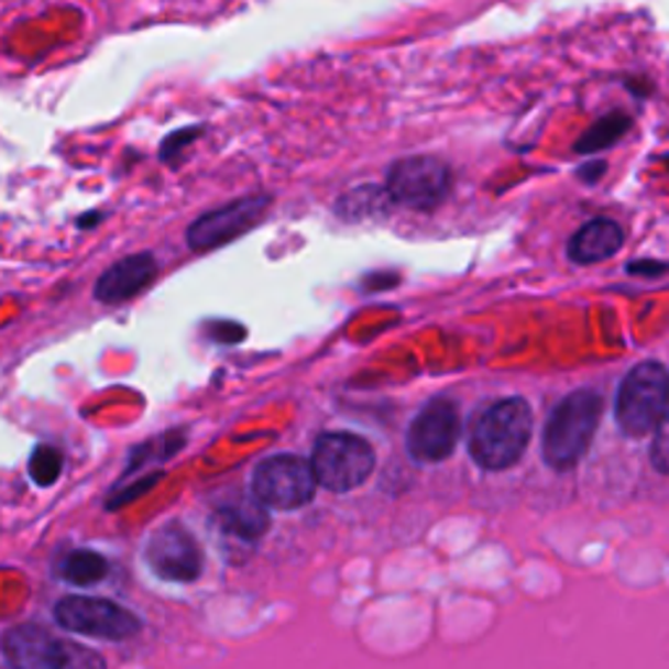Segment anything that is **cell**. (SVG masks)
<instances>
[{"mask_svg":"<svg viewBox=\"0 0 669 669\" xmlns=\"http://www.w3.org/2000/svg\"><path fill=\"white\" fill-rule=\"evenodd\" d=\"M651 463L659 473H667L669 476V414L665 416V421L659 424L657 431H654Z\"/></svg>","mask_w":669,"mask_h":669,"instance_id":"21","label":"cell"},{"mask_svg":"<svg viewBox=\"0 0 669 669\" xmlns=\"http://www.w3.org/2000/svg\"><path fill=\"white\" fill-rule=\"evenodd\" d=\"M460 414L448 397H435L418 410L408 427V452L418 463H442L458 448Z\"/></svg>","mask_w":669,"mask_h":669,"instance_id":"9","label":"cell"},{"mask_svg":"<svg viewBox=\"0 0 669 669\" xmlns=\"http://www.w3.org/2000/svg\"><path fill=\"white\" fill-rule=\"evenodd\" d=\"M63 581L74 585H92L100 583L108 575V560L102 555L89 552V549H76L61 562Z\"/></svg>","mask_w":669,"mask_h":669,"instance_id":"15","label":"cell"},{"mask_svg":"<svg viewBox=\"0 0 669 669\" xmlns=\"http://www.w3.org/2000/svg\"><path fill=\"white\" fill-rule=\"evenodd\" d=\"M100 218H102V212H87V215H81L79 220H76V226L79 228H92V226H97V222H100Z\"/></svg>","mask_w":669,"mask_h":669,"instance_id":"24","label":"cell"},{"mask_svg":"<svg viewBox=\"0 0 669 669\" xmlns=\"http://www.w3.org/2000/svg\"><path fill=\"white\" fill-rule=\"evenodd\" d=\"M207 332H209V338L218 340V343H222V346L241 343V340L246 338V327L239 322H215L207 327Z\"/></svg>","mask_w":669,"mask_h":669,"instance_id":"22","label":"cell"},{"mask_svg":"<svg viewBox=\"0 0 669 669\" xmlns=\"http://www.w3.org/2000/svg\"><path fill=\"white\" fill-rule=\"evenodd\" d=\"M55 619L66 630L100 640H125L139 633V617L121 604L92 596H66L55 606Z\"/></svg>","mask_w":669,"mask_h":669,"instance_id":"6","label":"cell"},{"mask_svg":"<svg viewBox=\"0 0 669 669\" xmlns=\"http://www.w3.org/2000/svg\"><path fill=\"white\" fill-rule=\"evenodd\" d=\"M199 134H201V125H188V129H178L173 131V134H167L163 146H160V160H165V163L176 160L188 144L197 142Z\"/></svg>","mask_w":669,"mask_h":669,"instance_id":"20","label":"cell"},{"mask_svg":"<svg viewBox=\"0 0 669 669\" xmlns=\"http://www.w3.org/2000/svg\"><path fill=\"white\" fill-rule=\"evenodd\" d=\"M317 486L311 463L298 456H275L254 471L256 500L275 511H298L309 505Z\"/></svg>","mask_w":669,"mask_h":669,"instance_id":"8","label":"cell"},{"mask_svg":"<svg viewBox=\"0 0 669 669\" xmlns=\"http://www.w3.org/2000/svg\"><path fill=\"white\" fill-rule=\"evenodd\" d=\"M267 513H264V505L260 500H233L230 505H222L220 511V526L230 531L233 536H241V539H260V536L267 531Z\"/></svg>","mask_w":669,"mask_h":669,"instance_id":"14","label":"cell"},{"mask_svg":"<svg viewBox=\"0 0 669 669\" xmlns=\"http://www.w3.org/2000/svg\"><path fill=\"white\" fill-rule=\"evenodd\" d=\"M627 125H630V121H627L623 113L604 116L602 121H596L589 131H585L581 142H578V152H599L604 150V146L615 144L617 139L625 134Z\"/></svg>","mask_w":669,"mask_h":669,"instance_id":"16","label":"cell"},{"mask_svg":"<svg viewBox=\"0 0 669 669\" xmlns=\"http://www.w3.org/2000/svg\"><path fill=\"white\" fill-rule=\"evenodd\" d=\"M376 463L374 448L364 437L332 431L317 439L311 456V471L317 484L330 492L359 490L372 476Z\"/></svg>","mask_w":669,"mask_h":669,"instance_id":"4","label":"cell"},{"mask_svg":"<svg viewBox=\"0 0 669 669\" xmlns=\"http://www.w3.org/2000/svg\"><path fill=\"white\" fill-rule=\"evenodd\" d=\"M155 275H157V256L152 254V251L129 254L97 277L95 298L105 306L125 304L129 298H134L142 290L150 288Z\"/></svg>","mask_w":669,"mask_h":669,"instance_id":"11","label":"cell"},{"mask_svg":"<svg viewBox=\"0 0 669 669\" xmlns=\"http://www.w3.org/2000/svg\"><path fill=\"white\" fill-rule=\"evenodd\" d=\"M625 243L623 228L615 220L596 218L578 230L570 239L568 254L575 264H596L604 260H612Z\"/></svg>","mask_w":669,"mask_h":669,"instance_id":"13","label":"cell"},{"mask_svg":"<svg viewBox=\"0 0 669 669\" xmlns=\"http://www.w3.org/2000/svg\"><path fill=\"white\" fill-rule=\"evenodd\" d=\"M376 188L364 186L359 188V191L346 194V197H340L338 201V215H343V218H364V215H372L376 207H380L382 199H376Z\"/></svg>","mask_w":669,"mask_h":669,"instance_id":"18","label":"cell"},{"mask_svg":"<svg viewBox=\"0 0 669 669\" xmlns=\"http://www.w3.org/2000/svg\"><path fill=\"white\" fill-rule=\"evenodd\" d=\"M61 471H63V452L58 448H53V445H40V448L32 452L30 476L37 486L55 484Z\"/></svg>","mask_w":669,"mask_h":669,"instance_id":"17","label":"cell"},{"mask_svg":"<svg viewBox=\"0 0 669 669\" xmlns=\"http://www.w3.org/2000/svg\"><path fill=\"white\" fill-rule=\"evenodd\" d=\"M146 562L152 573L171 583H194L201 575V549L197 539L178 523H167L146 544Z\"/></svg>","mask_w":669,"mask_h":669,"instance_id":"10","label":"cell"},{"mask_svg":"<svg viewBox=\"0 0 669 669\" xmlns=\"http://www.w3.org/2000/svg\"><path fill=\"white\" fill-rule=\"evenodd\" d=\"M604 414L602 395L594 390H575L552 410L544 427L541 456L549 469L568 471L589 452Z\"/></svg>","mask_w":669,"mask_h":669,"instance_id":"2","label":"cell"},{"mask_svg":"<svg viewBox=\"0 0 669 669\" xmlns=\"http://www.w3.org/2000/svg\"><path fill=\"white\" fill-rule=\"evenodd\" d=\"M385 188L390 199L410 209H435L452 188L450 167L439 157L414 155L390 165Z\"/></svg>","mask_w":669,"mask_h":669,"instance_id":"5","label":"cell"},{"mask_svg":"<svg viewBox=\"0 0 669 669\" xmlns=\"http://www.w3.org/2000/svg\"><path fill=\"white\" fill-rule=\"evenodd\" d=\"M55 669H108V667H105V659L97 651H89V648L66 644V640H63L58 667Z\"/></svg>","mask_w":669,"mask_h":669,"instance_id":"19","label":"cell"},{"mask_svg":"<svg viewBox=\"0 0 669 669\" xmlns=\"http://www.w3.org/2000/svg\"><path fill=\"white\" fill-rule=\"evenodd\" d=\"M669 414V372L659 361H644L625 374L617 390L615 418L627 437H648Z\"/></svg>","mask_w":669,"mask_h":669,"instance_id":"3","label":"cell"},{"mask_svg":"<svg viewBox=\"0 0 669 669\" xmlns=\"http://www.w3.org/2000/svg\"><path fill=\"white\" fill-rule=\"evenodd\" d=\"M63 640L40 625H19L3 636V651L17 669H55Z\"/></svg>","mask_w":669,"mask_h":669,"instance_id":"12","label":"cell"},{"mask_svg":"<svg viewBox=\"0 0 669 669\" xmlns=\"http://www.w3.org/2000/svg\"><path fill=\"white\" fill-rule=\"evenodd\" d=\"M272 205V197L267 194H254V197H243L230 201L226 207L209 209V212L199 215L186 230V243L191 251H212L226 243L235 241L239 235L249 233L260 226L264 215Z\"/></svg>","mask_w":669,"mask_h":669,"instance_id":"7","label":"cell"},{"mask_svg":"<svg viewBox=\"0 0 669 669\" xmlns=\"http://www.w3.org/2000/svg\"><path fill=\"white\" fill-rule=\"evenodd\" d=\"M665 270V264H659V267H654V264H633L630 272H646V275H651V272H661Z\"/></svg>","mask_w":669,"mask_h":669,"instance_id":"25","label":"cell"},{"mask_svg":"<svg viewBox=\"0 0 669 669\" xmlns=\"http://www.w3.org/2000/svg\"><path fill=\"white\" fill-rule=\"evenodd\" d=\"M531 431L534 414L523 397L492 403L481 410L471 427L469 452L473 463L484 471L513 469L531 442Z\"/></svg>","mask_w":669,"mask_h":669,"instance_id":"1","label":"cell"},{"mask_svg":"<svg viewBox=\"0 0 669 669\" xmlns=\"http://www.w3.org/2000/svg\"><path fill=\"white\" fill-rule=\"evenodd\" d=\"M157 479H160V473L155 476V473H152V476H146V479H142V481H136V484H131L129 490L125 492H121V494H116L113 497V502H110V507H118V505H125V502H131L134 497H142L144 492H150L152 486L157 484Z\"/></svg>","mask_w":669,"mask_h":669,"instance_id":"23","label":"cell"}]
</instances>
